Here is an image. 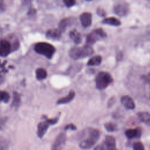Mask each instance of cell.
<instances>
[{"instance_id":"cell-1","label":"cell","mask_w":150,"mask_h":150,"mask_svg":"<svg viewBox=\"0 0 150 150\" xmlns=\"http://www.w3.org/2000/svg\"><path fill=\"white\" fill-rule=\"evenodd\" d=\"M94 53L93 49L88 45L83 47H76L71 48L69 52L70 57L73 59H79L91 56Z\"/></svg>"},{"instance_id":"cell-2","label":"cell","mask_w":150,"mask_h":150,"mask_svg":"<svg viewBox=\"0 0 150 150\" xmlns=\"http://www.w3.org/2000/svg\"><path fill=\"white\" fill-rule=\"evenodd\" d=\"M100 136V131L97 129H90L87 139L81 141L79 146L83 149H88L92 148L98 140Z\"/></svg>"},{"instance_id":"cell-3","label":"cell","mask_w":150,"mask_h":150,"mask_svg":"<svg viewBox=\"0 0 150 150\" xmlns=\"http://www.w3.org/2000/svg\"><path fill=\"white\" fill-rule=\"evenodd\" d=\"M35 51L48 59H51L55 53L56 49L50 43L47 42H38L34 46Z\"/></svg>"},{"instance_id":"cell-4","label":"cell","mask_w":150,"mask_h":150,"mask_svg":"<svg viewBox=\"0 0 150 150\" xmlns=\"http://www.w3.org/2000/svg\"><path fill=\"white\" fill-rule=\"evenodd\" d=\"M113 81L110 74L105 71L99 72L96 77V87L99 90H103L107 87Z\"/></svg>"},{"instance_id":"cell-5","label":"cell","mask_w":150,"mask_h":150,"mask_svg":"<svg viewBox=\"0 0 150 150\" xmlns=\"http://www.w3.org/2000/svg\"><path fill=\"white\" fill-rule=\"evenodd\" d=\"M46 120L43 122H40L38 125L37 128V135L39 138H42L45 135L50 125H54L58 121V118L49 119L45 117Z\"/></svg>"},{"instance_id":"cell-6","label":"cell","mask_w":150,"mask_h":150,"mask_svg":"<svg viewBox=\"0 0 150 150\" xmlns=\"http://www.w3.org/2000/svg\"><path fill=\"white\" fill-rule=\"evenodd\" d=\"M113 11L116 15L120 16H126L128 13L129 11V4L124 2L116 4L114 6Z\"/></svg>"},{"instance_id":"cell-7","label":"cell","mask_w":150,"mask_h":150,"mask_svg":"<svg viewBox=\"0 0 150 150\" xmlns=\"http://www.w3.org/2000/svg\"><path fill=\"white\" fill-rule=\"evenodd\" d=\"M66 141V135L64 132L60 133L56 138L51 150H63Z\"/></svg>"},{"instance_id":"cell-8","label":"cell","mask_w":150,"mask_h":150,"mask_svg":"<svg viewBox=\"0 0 150 150\" xmlns=\"http://www.w3.org/2000/svg\"><path fill=\"white\" fill-rule=\"evenodd\" d=\"M11 51V45L9 41L6 39L0 40V56L5 57Z\"/></svg>"},{"instance_id":"cell-9","label":"cell","mask_w":150,"mask_h":150,"mask_svg":"<svg viewBox=\"0 0 150 150\" xmlns=\"http://www.w3.org/2000/svg\"><path fill=\"white\" fill-rule=\"evenodd\" d=\"M80 21L81 25L84 27H88L91 25L92 15L91 13L85 12L81 13L80 16Z\"/></svg>"},{"instance_id":"cell-10","label":"cell","mask_w":150,"mask_h":150,"mask_svg":"<svg viewBox=\"0 0 150 150\" xmlns=\"http://www.w3.org/2000/svg\"><path fill=\"white\" fill-rule=\"evenodd\" d=\"M122 104L128 110H133L135 107V103L132 98L129 96H124L121 98Z\"/></svg>"},{"instance_id":"cell-11","label":"cell","mask_w":150,"mask_h":150,"mask_svg":"<svg viewBox=\"0 0 150 150\" xmlns=\"http://www.w3.org/2000/svg\"><path fill=\"white\" fill-rule=\"evenodd\" d=\"M104 143L106 150H117L115 139L111 135H107L105 138Z\"/></svg>"},{"instance_id":"cell-12","label":"cell","mask_w":150,"mask_h":150,"mask_svg":"<svg viewBox=\"0 0 150 150\" xmlns=\"http://www.w3.org/2000/svg\"><path fill=\"white\" fill-rule=\"evenodd\" d=\"M125 135L126 137L128 139L139 138L141 135V130L139 128L128 129L125 131Z\"/></svg>"},{"instance_id":"cell-13","label":"cell","mask_w":150,"mask_h":150,"mask_svg":"<svg viewBox=\"0 0 150 150\" xmlns=\"http://www.w3.org/2000/svg\"><path fill=\"white\" fill-rule=\"evenodd\" d=\"M61 31L59 29H50L47 30L46 33V36L47 38L58 40L61 37Z\"/></svg>"},{"instance_id":"cell-14","label":"cell","mask_w":150,"mask_h":150,"mask_svg":"<svg viewBox=\"0 0 150 150\" xmlns=\"http://www.w3.org/2000/svg\"><path fill=\"white\" fill-rule=\"evenodd\" d=\"M100 38V36L96 32L95 30H94L92 32H91L90 34L88 35V36L86 38V45L90 46L95 43L97 40H98Z\"/></svg>"},{"instance_id":"cell-15","label":"cell","mask_w":150,"mask_h":150,"mask_svg":"<svg viewBox=\"0 0 150 150\" xmlns=\"http://www.w3.org/2000/svg\"><path fill=\"white\" fill-rule=\"evenodd\" d=\"M74 96H75L74 91L73 90H71V91H70V92L66 96L62 97L60 99H59L57 101V104H63L68 103L70 102L74 98Z\"/></svg>"},{"instance_id":"cell-16","label":"cell","mask_w":150,"mask_h":150,"mask_svg":"<svg viewBox=\"0 0 150 150\" xmlns=\"http://www.w3.org/2000/svg\"><path fill=\"white\" fill-rule=\"evenodd\" d=\"M102 23L103 24L118 26L121 25V21L115 17H108L104 18L102 21Z\"/></svg>"},{"instance_id":"cell-17","label":"cell","mask_w":150,"mask_h":150,"mask_svg":"<svg viewBox=\"0 0 150 150\" xmlns=\"http://www.w3.org/2000/svg\"><path fill=\"white\" fill-rule=\"evenodd\" d=\"M139 120L145 123L146 125L150 126V114L148 112H139L137 114Z\"/></svg>"},{"instance_id":"cell-18","label":"cell","mask_w":150,"mask_h":150,"mask_svg":"<svg viewBox=\"0 0 150 150\" xmlns=\"http://www.w3.org/2000/svg\"><path fill=\"white\" fill-rule=\"evenodd\" d=\"M69 36L71 39L73 40L75 43L79 44L81 41V37L80 34L76 30H73L70 32Z\"/></svg>"},{"instance_id":"cell-19","label":"cell","mask_w":150,"mask_h":150,"mask_svg":"<svg viewBox=\"0 0 150 150\" xmlns=\"http://www.w3.org/2000/svg\"><path fill=\"white\" fill-rule=\"evenodd\" d=\"M102 58L100 56H95L92 57H91L88 62H87V65L88 66H97L99 65L101 63Z\"/></svg>"},{"instance_id":"cell-20","label":"cell","mask_w":150,"mask_h":150,"mask_svg":"<svg viewBox=\"0 0 150 150\" xmlns=\"http://www.w3.org/2000/svg\"><path fill=\"white\" fill-rule=\"evenodd\" d=\"M71 23V19L69 18H64L59 23V30L61 31V32H64L67 27Z\"/></svg>"},{"instance_id":"cell-21","label":"cell","mask_w":150,"mask_h":150,"mask_svg":"<svg viewBox=\"0 0 150 150\" xmlns=\"http://www.w3.org/2000/svg\"><path fill=\"white\" fill-rule=\"evenodd\" d=\"M36 77L38 80H43L47 77V71L43 68H38L36 70Z\"/></svg>"},{"instance_id":"cell-22","label":"cell","mask_w":150,"mask_h":150,"mask_svg":"<svg viewBox=\"0 0 150 150\" xmlns=\"http://www.w3.org/2000/svg\"><path fill=\"white\" fill-rule=\"evenodd\" d=\"M21 103V96L17 92L14 91L13 93V100L12 106L15 108H18Z\"/></svg>"},{"instance_id":"cell-23","label":"cell","mask_w":150,"mask_h":150,"mask_svg":"<svg viewBox=\"0 0 150 150\" xmlns=\"http://www.w3.org/2000/svg\"><path fill=\"white\" fill-rule=\"evenodd\" d=\"M104 128L108 132H114L118 129L117 125L115 123L111 122L105 123L104 124Z\"/></svg>"},{"instance_id":"cell-24","label":"cell","mask_w":150,"mask_h":150,"mask_svg":"<svg viewBox=\"0 0 150 150\" xmlns=\"http://www.w3.org/2000/svg\"><path fill=\"white\" fill-rule=\"evenodd\" d=\"M10 96L8 92L0 90V102L8 103L9 100Z\"/></svg>"},{"instance_id":"cell-25","label":"cell","mask_w":150,"mask_h":150,"mask_svg":"<svg viewBox=\"0 0 150 150\" xmlns=\"http://www.w3.org/2000/svg\"><path fill=\"white\" fill-rule=\"evenodd\" d=\"M133 150H145L144 146L141 142H136L133 144Z\"/></svg>"},{"instance_id":"cell-26","label":"cell","mask_w":150,"mask_h":150,"mask_svg":"<svg viewBox=\"0 0 150 150\" xmlns=\"http://www.w3.org/2000/svg\"><path fill=\"white\" fill-rule=\"evenodd\" d=\"M7 120H8L7 117H0V130H2V129H4L7 122Z\"/></svg>"},{"instance_id":"cell-27","label":"cell","mask_w":150,"mask_h":150,"mask_svg":"<svg viewBox=\"0 0 150 150\" xmlns=\"http://www.w3.org/2000/svg\"><path fill=\"white\" fill-rule=\"evenodd\" d=\"M95 30L97 32V33L98 34V35L100 36L101 38H104L107 36L106 33L101 28H97L95 29Z\"/></svg>"},{"instance_id":"cell-28","label":"cell","mask_w":150,"mask_h":150,"mask_svg":"<svg viewBox=\"0 0 150 150\" xmlns=\"http://www.w3.org/2000/svg\"><path fill=\"white\" fill-rule=\"evenodd\" d=\"M63 2L66 6L67 7H71L73 6L76 3V1L74 0H64Z\"/></svg>"},{"instance_id":"cell-29","label":"cell","mask_w":150,"mask_h":150,"mask_svg":"<svg viewBox=\"0 0 150 150\" xmlns=\"http://www.w3.org/2000/svg\"><path fill=\"white\" fill-rule=\"evenodd\" d=\"M97 14L100 16H105V15H106V12L104 10V9L101 8H98L97 9Z\"/></svg>"},{"instance_id":"cell-30","label":"cell","mask_w":150,"mask_h":150,"mask_svg":"<svg viewBox=\"0 0 150 150\" xmlns=\"http://www.w3.org/2000/svg\"><path fill=\"white\" fill-rule=\"evenodd\" d=\"M76 129H77L76 126L73 124H69L66 125L64 127V130H67V129L76 130Z\"/></svg>"},{"instance_id":"cell-31","label":"cell","mask_w":150,"mask_h":150,"mask_svg":"<svg viewBox=\"0 0 150 150\" xmlns=\"http://www.w3.org/2000/svg\"><path fill=\"white\" fill-rule=\"evenodd\" d=\"M94 150H105V148H104V146L102 145H98L97 146H96Z\"/></svg>"},{"instance_id":"cell-32","label":"cell","mask_w":150,"mask_h":150,"mask_svg":"<svg viewBox=\"0 0 150 150\" xmlns=\"http://www.w3.org/2000/svg\"><path fill=\"white\" fill-rule=\"evenodd\" d=\"M143 78H144V79L149 84V86H150V79H148L147 77H145V76H144Z\"/></svg>"},{"instance_id":"cell-33","label":"cell","mask_w":150,"mask_h":150,"mask_svg":"<svg viewBox=\"0 0 150 150\" xmlns=\"http://www.w3.org/2000/svg\"><path fill=\"white\" fill-rule=\"evenodd\" d=\"M1 146V140H0V147Z\"/></svg>"},{"instance_id":"cell-34","label":"cell","mask_w":150,"mask_h":150,"mask_svg":"<svg viewBox=\"0 0 150 150\" xmlns=\"http://www.w3.org/2000/svg\"><path fill=\"white\" fill-rule=\"evenodd\" d=\"M148 76H150V73L148 74Z\"/></svg>"},{"instance_id":"cell-35","label":"cell","mask_w":150,"mask_h":150,"mask_svg":"<svg viewBox=\"0 0 150 150\" xmlns=\"http://www.w3.org/2000/svg\"><path fill=\"white\" fill-rule=\"evenodd\" d=\"M0 77H1V74H0Z\"/></svg>"}]
</instances>
